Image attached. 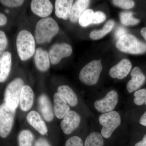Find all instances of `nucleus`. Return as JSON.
<instances>
[{"mask_svg": "<svg viewBox=\"0 0 146 146\" xmlns=\"http://www.w3.org/2000/svg\"><path fill=\"white\" fill-rule=\"evenodd\" d=\"M59 31V26L53 18H42L37 22L35 27V38L36 43L38 44L50 43Z\"/></svg>", "mask_w": 146, "mask_h": 146, "instance_id": "nucleus-1", "label": "nucleus"}, {"mask_svg": "<svg viewBox=\"0 0 146 146\" xmlns=\"http://www.w3.org/2000/svg\"><path fill=\"white\" fill-rule=\"evenodd\" d=\"M35 40L30 32L26 30L21 31L16 38V47L18 56L21 60L29 59L35 52Z\"/></svg>", "mask_w": 146, "mask_h": 146, "instance_id": "nucleus-2", "label": "nucleus"}, {"mask_svg": "<svg viewBox=\"0 0 146 146\" xmlns=\"http://www.w3.org/2000/svg\"><path fill=\"white\" fill-rule=\"evenodd\" d=\"M116 47L122 52L138 54L146 52V45L132 35L126 34L118 39Z\"/></svg>", "mask_w": 146, "mask_h": 146, "instance_id": "nucleus-3", "label": "nucleus"}, {"mask_svg": "<svg viewBox=\"0 0 146 146\" xmlns=\"http://www.w3.org/2000/svg\"><path fill=\"white\" fill-rule=\"evenodd\" d=\"M101 60H95L85 65L80 71V80L82 83L88 86L96 84L99 79L102 70Z\"/></svg>", "mask_w": 146, "mask_h": 146, "instance_id": "nucleus-4", "label": "nucleus"}, {"mask_svg": "<svg viewBox=\"0 0 146 146\" xmlns=\"http://www.w3.org/2000/svg\"><path fill=\"white\" fill-rule=\"evenodd\" d=\"M99 121L102 126L101 135L105 138H109L121 123V119L119 112L116 111L103 113L100 116Z\"/></svg>", "mask_w": 146, "mask_h": 146, "instance_id": "nucleus-5", "label": "nucleus"}, {"mask_svg": "<svg viewBox=\"0 0 146 146\" xmlns=\"http://www.w3.org/2000/svg\"><path fill=\"white\" fill-rule=\"evenodd\" d=\"M24 86L23 80L16 78L9 84L4 94L5 103L10 108L16 110L20 102L21 91Z\"/></svg>", "mask_w": 146, "mask_h": 146, "instance_id": "nucleus-6", "label": "nucleus"}, {"mask_svg": "<svg viewBox=\"0 0 146 146\" xmlns=\"http://www.w3.org/2000/svg\"><path fill=\"white\" fill-rule=\"evenodd\" d=\"M16 110L10 108L5 103L0 106V136L5 138L13 127Z\"/></svg>", "mask_w": 146, "mask_h": 146, "instance_id": "nucleus-7", "label": "nucleus"}, {"mask_svg": "<svg viewBox=\"0 0 146 146\" xmlns=\"http://www.w3.org/2000/svg\"><path fill=\"white\" fill-rule=\"evenodd\" d=\"M119 98L117 91L112 90L106 96L100 100L95 102L94 106L98 112L105 113L113 111L117 104Z\"/></svg>", "mask_w": 146, "mask_h": 146, "instance_id": "nucleus-8", "label": "nucleus"}, {"mask_svg": "<svg viewBox=\"0 0 146 146\" xmlns=\"http://www.w3.org/2000/svg\"><path fill=\"white\" fill-rule=\"evenodd\" d=\"M72 49L70 45L66 43L55 44L52 45L49 50L48 54L50 63L52 65L58 64L64 58L72 54Z\"/></svg>", "mask_w": 146, "mask_h": 146, "instance_id": "nucleus-9", "label": "nucleus"}, {"mask_svg": "<svg viewBox=\"0 0 146 146\" xmlns=\"http://www.w3.org/2000/svg\"><path fill=\"white\" fill-rule=\"evenodd\" d=\"M60 123V127L65 134H71L79 126L81 117L74 110H70L63 117Z\"/></svg>", "mask_w": 146, "mask_h": 146, "instance_id": "nucleus-10", "label": "nucleus"}, {"mask_svg": "<svg viewBox=\"0 0 146 146\" xmlns=\"http://www.w3.org/2000/svg\"><path fill=\"white\" fill-rule=\"evenodd\" d=\"M32 11L41 18H47L52 13L53 6L48 0H33L31 4Z\"/></svg>", "mask_w": 146, "mask_h": 146, "instance_id": "nucleus-11", "label": "nucleus"}, {"mask_svg": "<svg viewBox=\"0 0 146 146\" xmlns=\"http://www.w3.org/2000/svg\"><path fill=\"white\" fill-rule=\"evenodd\" d=\"M132 65L129 60L123 59L112 67L109 71V75L113 78L123 79L130 72Z\"/></svg>", "mask_w": 146, "mask_h": 146, "instance_id": "nucleus-12", "label": "nucleus"}, {"mask_svg": "<svg viewBox=\"0 0 146 146\" xmlns=\"http://www.w3.org/2000/svg\"><path fill=\"white\" fill-rule=\"evenodd\" d=\"M131 79L127 84V89L129 93L136 91L144 83L146 77L141 69L138 67L133 68L131 72Z\"/></svg>", "mask_w": 146, "mask_h": 146, "instance_id": "nucleus-13", "label": "nucleus"}, {"mask_svg": "<svg viewBox=\"0 0 146 146\" xmlns=\"http://www.w3.org/2000/svg\"><path fill=\"white\" fill-rule=\"evenodd\" d=\"M39 110L43 118L47 122H50L54 117L53 109L50 101L46 94L39 96L38 100Z\"/></svg>", "mask_w": 146, "mask_h": 146, "instance_id": "nucleus-14", "label": "nucleus"}, {"mask_svg": "<svg viewBox=\"0 0 146 146\" xmlns=\"http://www.w3.org/2000/svg\"><path fill=\"white\" fill-rule=\"evenodd\" d=\"M29 123L42 135H45L48 132V129L45 122L36 111L32 110L29 112L27 116Z\"/></svg>", "mask_w": 146, "mask_h": 146, "instance_id": "nucleus-15", "label": "nucleus"}, {"mask_svg": "<svg viewBox=\"0 0 146 146\" xmlns=\"http://www.w3.org/2000/svg\"><path fill=\"white\" fill-rule=\"evenodd\" d=\"M34 99V92L31 87L24 85L21 91L19 102L21 110L23 111L29 110L33 105Z\"/></svg>", "mask_w": 146, "mask_h": 146, "instance_id": "nucleus-16", "label": "nucleus"}, {"mask_svg": "<svg viewBox=\"0 0 146 146\" xmlns=\"http://www.w3.org/2000/svg\"><path fill=\"white\" fill-rule=\"evenodd\" d=\"M74 1L56 0L55 3V13L58 18L64 20L70 18Z\"/></svg>", "mask_w": 146, "mask_h": 146, "instance_id": "nucleus-17", "label": "nucleus"}, {"mask_svg": "<svg viewBox=\"0 0 146 146\" xmlns=\"http://www.w3.org/2000/svg\"><path fill=\"white\" fill-rule=\"evenodd\" d=\"M34 61L36 68L40 72H46L50 68V61L48 53L42 48H38L35 51Z\"/></svg>", "mask_w": 146, "mask_h": 146, "instance_id": "nucleus-18", "label": "nucleus"}, {"mask_svg": "<svg viewBox=\"0 0 146 146\" xmlns=\"http://www.w3.org/2000/svg\"><path fill=\"white\" fill-rule=\"evenodd\" d=\"M53 101L56 117L58 119H62L70 111V107L64 98L58 93L54 95Z\"/></svg>", "mask_w": 146, "mask_h": 146, "instance_id": "nucleus-19", "label": "nucleus"}, {"mask_svg": "<svg viewBox=\"0 0 146 146\" xmlns=\"http://www.w3.org/2000/svg\"><path fill=\"white\" fill-rule=\"evenodd\" d=\"M11 54L9 52H5L0 56V82L5 81L8 77L11 69Z\"/></svg>", "mask_w": 146, "mask_h": 146, "instance_id": "nucleus-20", "label": "nucleus"}, {"mask_svg": "<svg viewBox=\"0 0 146 146\" xmlns=\"http://www.w3.org/2000/svg\"><path fill=\"white\" fill-rule=\"evenodd\" d=\"M90 1L78 0L73 5L71 9L70 20L72 23H76L78 21L84 11L89 7Z\"/></svg>", "mask_w": 146, "mask_h": 146, "instance_id": "nucleus-21", "label": "nucleus"}, {"mask_svg": "<svg viewBox=\"0 0 146 146\" xmlns=\"http://www.w3.org/2000/svg\"><path fill=\"white\" fill-rule=\"evenodd\" d=\"M57 91L70 106L74 107L78 104L77 96L70 86L65 85L60 86L58 88Z\"/></svg>", "mask_w": 146, "mask_h": 146, "instance_id": "nucleus-22", "label": "nucleus"}, {"mask_svg": "<svg viewBox=\"0 0 146 146\" xmlns=\"http://www.w3.org/2000/svg\"><path fill=\"white\" fill-rule=\"evenodd\" d=\"M115 25V21L110 20L108 21L101 30H95L91 31L90 36L93 40H98L103 38L112 31Z\"/></svg>", "mask_w": 146, "mask_h": 146, "instance_id": "nucleus-23", "label": "nucleus"}, {"mask_svg": "<svg viewBox=\"0 0 146 146\" xmlns=\"http://www.w3.org/2000/svg\"><path fill=\"white\" fill-rule=\"evenodd\" d=\"M84 146H104L103 136L98 132H91L86 137Z\"/></svg>", "mask_w": 146, "mask_h": 146, "instance_id": "nucleus-24", "label": "nucleus"}, {"mask_svg": "<svg viewBox=\"0 0 146 146\" xmlns=\"http://www.w3.org/2000/svg\"><path fill=\"white\" fill-rule=\"evenodd\" d=\"M19 146H32L34 137L30 131L24 130L18 136Z\"/></svg>", "mask_w": 146, "mask_h": 146, "instance_id": "nucleus-25", "label": "nucleus"}, {"mask_svg": "<svg viewBox=\"0 0 146 146\" xmlns=\"http://www.w3.org/2000/svg\"><path fill=\"white\" fill-rule=\"evenodd\" d=\"M121 23L125 26L135 25L140 22L138 19L133 17V13L130 11H125L120 13Z\"/></svg>", "mask_w": 146, "mask_h": 146, "instance_id": "nucleus-26", "label": "nucleus"}, {"mask_svg": "<svg viewBox=\"0 0 146 146\" xmlns=\"http://www.w3.org/2000/svg\"><path fill=\"white\" fill-rule=\"evenodd\" d=\"M94 12L91 9H86L79 19V23L81 26L86 27L92 24Z\"/></svg>", "mask_w": 146, "mask_h": 146, "instance_id": "nucleus-27", "label": "nucleus"}, {"mask_svg": "<svg viewBox=\"0 0 146 146\" xmlns=\"http://www.w3.org/2000/svg\"><path fill=\"white\" fill-rule=\"evenodd\" d=\"M135 97L133 102L138 106L146 105V89H143L136 91L134 94Z\"/></svg>", "mask_w": 146, "mask_h": 146, "instance_id": "nucleus-28", "label": "nucleus"}, {"mask_svg": "<svg viewBox=\"0 0 146 146\" xmlns=\"http://www.w3.org/2000/svg\"><path fill=\"white\" fill-rule=\"evenodd\" d=\"M112 2L116 6L123 9H129L134 6V2L130 0H114Z\"/></svg>", "mask_w": 146, "mask_h": 146, "instance_id": "nucleus-29", "label": "nucleus"}, {"mask_svg": "<svg viewBox=\"0 0 146 146\" xmlns=\"http://www.w3.org/2000/svg\"><path fill=\"white\" fill-rule=\"evenodd\" d=\"M65 146H84L83 141L78 136H72L66 141Z\"/></svg>", "mask_w": 146, "mask_h": 146, "instance_id": "nucleus-30", "label": "nucleus"}, {"mask_svg": "<svg viewBox=\"0 0 146 146\" xmlns=\"http://www.w3.org/2000/svg\"><path fill=\"white\" fill-rule=\"evenodd\" d=\"M25 1L22 0H1L0 2L7 7H16L22 5Z\"/></svg>", "mask_w": 146, "mask_h": 146, "instance_id": "nucleus-31", "label": "nucleus"}, {"mask_svg": "<svg viewBox=\"0 0 146 146\" xmlns=\"http://www.w3.org/2000/svg\"><path fill=\"white\" fill-rule=\"evenodd\" d=\"M7 39L5 33L0 31V56L5 52L7 46Z\"/></svg>", "mask_w": 146, "mask_h": 146, "instance_id": "nucleus-32", "label": "nucleus"}, {"mask_svg": "<svg viewBox=\"0 0 146 146\" xmlns=\"http://www.w3.org/2000/svg\"><path fill=\"white\" fill-rule=\"evenodd\" d=\"M106 16L102 11H97L94 13V18L91 24H99L105 21Z\"/></svg>", "mask_w": 146, "mask_h": 146, "instance_id": "nucleus-33", "label": "nucleus"}, {"mask_svg": "<svg viewBox=\"0 0 146 146\" xmlns=\"http://www.w3.org/2000/svg\"><path fill=\"white\" fill-rule=\"evenodd\" d=\"M127 34V31L124 28L119 27L115 32V36L117 39H119L121 36Z\"/></svg>", "mask_w": 146, "mask_h": 146, "instance_id": "nucleus-34", "label": "nucleus"}, {"mask_svg": "<svg viewBox=\"0 0 146 146\" xmlns=\"http://www.w3.org/2000/svg\"><path fill=\"white\" fill-rule=\"evenodd\" d=\"M35 146H51V145L46 139L40 138L36 141L35 144Z\"/></svg>", "mask_w": 146, "mask_h": 146, "instance_id": "nucleus-35", "label": "nucleus"}, {"mask_svg": "<svg viewBox=\"0 0 146 146\" xmlns=\"http://www.w3.org/2000/svg\"><path fill=\"white\" fill-rule=\"evenodd\" d=\"M7 21L6 16L3 13H0V27L5 25L7 23Z\"/></svg>", "mask_w": 146, "mask_h": 146, "instance_id": "nucleus-36", "label": "nucleus"}, {"mask_svg": "<svg viewBox=\"0 0 146 146\" xmlns=\"http://www.w3.org/2000/svg\"><path fill=\"white\" fill-rule=\"evenodd\" d=\"M135 146H146V134L141 141L135 144Z\"/></svg>", "mask_w": 146, "mask_h": 146, "instance_id": "nucleus-37", "label": "nucleus"}, {"mask_svg": "<svg viewBox=\"0 0 146 146\" xmlns=\"http://www.w3.org/2000/svg\"><path fill=\"white\" fill-rule=\"evenodd\" d=\"M140 123L142 125L146 127V112L142 115L140 118Z\"/></svg>", "mask_w": 146, "mask_h": 146, "instance_id": "nucleus-38", "label": "nucleus"}, {"mask_svg": "<svg viewBox=\"0 0 146 146\" xmlns=\"http://www.w3.org/2000/svg\"><path fill=\"white\" fill-rule=\"evenodd\" d=\"M141 34L146 41V27L143 28L141 30Z\"/></svg>", "mask_w": 146, "mask_h": 146, "instance_id": "nucleus-39", "label": "nucleus"}, {"mask_svg": "<svg viewBox=\"0 0 146 146\" xmlns=\"http://www.w3.org/2000/svg\"><path fill=\"white\" fill-rule=\"evenodd\" d=\"M9 10L8 9H6V10H5V12L6 13H9Z\"/></svg>", "mask_w": 146, "mask_h": 146, "instance_id": "nucleus-40", "label": "nucleus"}]
</instances>
